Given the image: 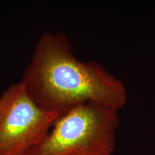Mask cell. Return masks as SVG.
<instances>
[{
  "mask_svg": "<svg viewBox=\"0 0 155 155\" xmlns=\"http://www.w3.org/2000/svg\"><path fill=\"white\" fill-rule=\"evenodd\" d=\"M20 81L40 107L60 116L88 102L120 110L128 98L123 81L101 64L77 58L61 32L40 35Z\"/></svg>",
  "mask_w": 155,
  "mask_h": 155,
  "instance_id": "6da1fadb",
  "label": "cell"
},
{
  "mask_svg": "<svg viewBox=\"0 0 155 155\" xmlns=\"http://www.w3.org/2000/svg\"><path fill=\"white\" fill-rule=\"evenodd\" d=\"M119 110L94 102L62 114L42 142L27 155H112Z\"/></svg>",
  "mask_w": 155,
  "mask_h": 155,
  "instance_id": "7a4b0ae2",
  "label": "cell"
},
{
  "mask_svg": "<svg viewBox=\"0 0 155 155\" xmlns=\"http://www.w3.org/2000/svg\"><path fill=\"white\" fill-rule=\"evenodd\" d=\"M59 116L40 107L21 81L10 84L0 95V155H27Z\"/></svg>",
  "mask_w": 155,
  "mask_h": 155,
  "instance_id": "3957f363",
  "label": "cell"
}]
</instances>
